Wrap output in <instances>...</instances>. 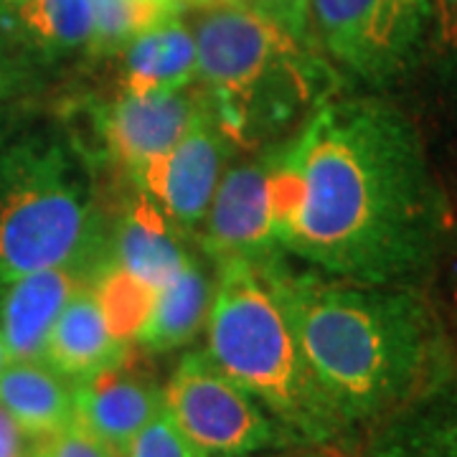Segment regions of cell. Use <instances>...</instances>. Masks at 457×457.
<instances>
[{"instance_id":"18","label":"cell","mask_w":457,"mask_h":457,"mask_svg":"<svg viewBox=\"0 0 457 457\" xmlns=\"http://www.w3.org/2000/svg\"><path fill=\"white\" fill-rule=\"evenodd\" d=\"M212 297V282L191 260L155 293L135 343L145 353H165L186 345L206 323Z\"/></svg>"},{"instance_id":"25","label":"cell","mask_w":457,"mask_h":457,"mask_svg":"<svg viewBox=\"0 0 457 457\" xmlns=\"http://www.w3.org/2000/svg\"><path fill=\"white\" fill-rule=\"evenodd\" d=\"M36 445H29L26 432L16 425V420L0 407V457H33Z\"/></svg>"},{"instance_id":"22","label":"cell","mask_w":457,"mask_h":457,"mask_svg":"<svg viewBox=\"0 0 457 457\" xmlns=\"http://www.w3.org/2000/svg\"><path fill=\"white\" fill-rule=\"evenodd\" d=\"M33 457H114L97 437H92L74 420L56 435L36 445Z\"/></svg>"},{"instance_id":"23","label":"cell","mask_w":457,"mask_h":457,"mask_svg":"<svg viewBox=\"0 0 457 457\" xmlns=\"http://www.w3.org/2000/svg\"><path fill=\"white\" fill-rule=\"evenodd\" d=\"M254 8L270 21H275L279 29H285L297 41L308 31L311 0H254Z\"/></svg>"},{"instance_id":"10","label":"cell","mask_w":457,"mask_h":457,"mask_svg":"<svg viewBox=\"0 0 457 457\" xmlns=\"http://www.w3.org/2000/svg\"><path fill=\"white\" fill-rule=\"evenodd\" d=\"M206 246L219 260L270 257L275 242L270 161L227 170L206 212Z\"/></svg>"},{"instance_id":"14","label":"cell","mask_w":457,"mask_h":457,"mask_svg":"<svg viewBox=\"0 0 457 457\" xmlns=\"http://www.w3.org/2000/svg\"><path fill=\"white\" fill-rule=\"evenodd\" d=\"M128 345L130 343L114 338L97 293L92 282H87L56 318L44 348V361L64 378L82 381L84 376L117 359Z\"/></svg>"},{"instance_id":"15","label":"cell","mask_w":457,"mask_h":457,"mask_svg":"<svg viewBox=\"0 0 457 457\" xmlns=\"http://www.w3.org/2000/svg\"><path fill=\"white\" fill-rule=\"evenodd\" d=\"M376 457H457L455 371H447L389 417Z\"/></svg>"},{"instance_id":"26","label":"cell","mask_w":457,"mask_h":457,"mask_svg":"<svg viewBox=\"0 0 457 457\" xmlns=\"http://www.w3.org/2000/svg\"><path fill=\"white\" fill-rule=\"evenodd\" d=\"M147 5H155V8H163V11H176L180 0H143Z\"/></svg>"},{"instance_id":"6","label":"cell","mask_w":457,"mask_h":457,"mask_svg":"<svg viewBox=\"0 0 457 457\" xmlns=\"http://www.w3.org/2000/svg\"><path fill=\"white\" fill-rule=\"evenodd\" d=\"M429 21V0H311L308 13L330 59L374 84L411 64Z\"/></svg>"},{"instance_id":"30","label":"cell","mask_w":457,"mask_h":457,"mask_svg":"<svg viewBox=\"0 0 457 457\" xmlns=\"http://www.w3.org/2000/svg\"><path fill=\"white\" fill-rule=\"evenodd\" d=\"M0 3H21V0H0Z\"/></svg>"},{"instance_id":"4","label":"cell","mask_w":457,"mask_h":457,"mask_svg":"<svg viewBox=\"0 0 457 457\" xmlns=\"http://www.w3.org/2000/svg\"><path fill=\"white\" fill-rule=\"evenodd\" d=\"M196 71L209 87L213 122L227 137L254 145L311 104L318 71L297 38L254 5L219 0L198 18Z\"/></svg>"},{"instance_id":"12","label":"cell","mask_w":457,"mask_h":457,"mask_svg":"<svg viewBox=\"0 0 457 457\" xmlns=\"http://www.w3.org/2000/svg\"><path fill=\"white\" fill-rule=\"evenodd\" d=\"M99 267H54L3 282L0 336L8 361H44V348L66 303L92 282Z\"/></svg>"},{"instance_id":"20","label":"cell","mask_w":457,"mask_h":457,"mask_svg":"<svg viewBox=\"0 0 457 457\" xmlns=\"http://www.w3.org/2000/svg\"><path fill=\"white\" fill-rule=\"evenodd\" d=\"M92 3V46L97 51H120L137 33L155 26L176 11H163L143 0H89Z\"/></svg>"},{"instance_id":"28","label":"cell","mask_w":457,"mask_h":457,"mask_svg":"<svg viewBox=\"0 0 457 457\" xmlns=\"http://www.w3.org/2000/svg\"><path fill=\"white\" fill-rule=\"evenodd\" d=\"M453 320H455L457 326V279L455 285H453Z\"/></svg>"},{"instance_id":"8","label":"cell","mask_w":457,"mask_h":457,"mask_svg":"<svg viewBox=\"0 0 457 457\" xmlns=\"http://www.w3.org/2000/svg\"><path fill=\"white\" fill-rule=\"evenodd\" d=\"M163 409V389L145 351L125 348L107 366L74 381V422L97 437L114 457Z\"/></svg>"},{"instance_id":"19","label":"cell","mask_w":457,"mask_h":457,"mask_svg":"<svg viewBox=\"0 0 457 457\" xmlns=\"http://www.w3.org/2000/svg\"><path fill=\"white\" fill-rule=\"evenodd\" d=\"M18 18L33 38L49 49H79L92 44L89 0H21Z\"/></svg>"},{"instance_id":"21","label":"cell","mask_w":457,"mask_h":457,"mask_svg":"<svg viewBox=\"0 0 457 457\" xmlns=\"http://www.w3.org/2000/svg\"><path fill=\"white\" fill-rule=\"evenodd\" d=\"M120 457H198L186 437L179 432V427L173 425L170 414L161 409L150 422H147L130 445L125 447V453Z\"/></svg>"},{"instance_id":"29","label":"cell","mask_w":457,"mask_h":457,"mask_svg":"<svg viewBox=\"0 0 457 457\" xmlns=\"http://www.w3.org/2000/svg\"><path fill=\"white\" fill-rule=\"evenodd\" d=\"M198 5H209V3H219V0H194Z\"/></svg>"},{"instance_id":"17","label":"cell","mask_w":457,"mask_h":457,"mask_svg":"<svg viewBox=\"0 0 457 457\" xmlns=\"http://www.w3.org/2000/svg\"><path fill=\"white\" fill-rule=\"evenodd\" d=\"M125 92H176L198 77L196 41L176 13L137 33L125 46Z\"/></svg>"},{"instance_id":"5","label":"cell","mask_w":457,"mask_h":457,"mask_svg":"<svg viewBox=\"0 0 457 457\" xmlns=\"http://www.w3.org/2000/svg\"><path fill=\"white\" fill-rule=\"evenodd\" d=\"M97 246L87 183L62 147L0 153V282L54 267H99Z\"/></svg>"},{"instance_id":"24","label":"cell","mask_w":457,"mask_h":457,"mask_svg":"<svg viewBox=\"0 0 457 457\" xmlns=\"http://www.w3.org/2000/svg\"><path fill=\"white\" fill-rule=\"evenodd\" d=\"M429 8L435 21L437 46L445 56L457 62V0H432Z\"/></svg>"},{"instance_id":"3","label":"cell","mask_w":457,"mask_h":457,"mask_svg":"<svg viewBox=\"0 0 457 457\" xmlns=\"http://www.w3.org/2000/svg\"><path fill=\"white\" fill-rule=\"evenodd\" d=\"M206 326V356L242 392L311 440L341 432L295 338L270 257L221 260Z\"/></svg>"},{"instance_id":"1","label":"cell","mask_w":457,"mask_h":457,"mask_svg":"<svg viewBox=\"0 0 457 457\" xmlns=\"http://www.w3.org/2000/svg\"><path fill=\"white\" fill-rule=\"evenodd\" d=\"M270 196L275 242L333 278L411 285L447 231L420 130L386 99L320 102L270 161Z\"/></svg>"},{"instance_id":"27","label":"cell","mask_w":457,"mask_h":457,"mask_svg":"<svg viewBox=\"0 0 457 457\" xmlns=\"http://www.w3.org/2000/svg\"><path fill=\"white\" fill-rule=\"evenodd\" d=\"M8 363V351H5V343H3V336H0V371L5 369Z\"/></svg>"},{"instance_id":"13","label":"cell","mask_w":457,"mask_h":457,"mask_svg":"<svg viewBox=\"0 0 457 457\" xmlns=\"http://www.w3.org/2000/svg\"><path fill=\"white\" fill-rule=\"evenodd\" d=\"M191 262L168 227L165 213L153 204H137L117 228L110 260L102 262L114 275L155 295Z\"/></svg>"},{"instance_id":"7","label":"cell","mask_w":457,"mask_h":457,"mask_svg":"<svg viewBox=\"0 0 457 457\" xmlns=\"http://www.w3.org/2000/svg\"><path fill=\"white\" fill-rule=\"evenodd\" d=\"M163 409L198 457H237L272 447L278 429L257 402L206 353H188L163 389Z\"/></svg>"},{"instance_id":"2","label":"cell","mask_w":457,"mask_h":457,"mask_svg":"<svg viewBox=\"0 0 457 457\" xmlns=\"http://www.w3.org/2000/svg\"><path fill=\"white\" fill-rule=\"evenodd\" d=\"M270 272L341 429L389 420L453 371L440 320L411 285L293 272L279 260Z\"/></svg>"},{"instance_id":"9","label":"cell","mask_w":457,"mask_h":457,"mask_svg":"<svg viewBox=\"0 0 457 457\" xmlns=\"http://www.w3.org/2000/svg\"><path fill=\"white\" fill-rule=\"evenodd\" d=\"M224 143L227 135L204 112L170 150L135 168L132 179L168 219L196 227L224 176Z\"/></svg>"},{"instance_id":"16","label":"cell","mask_w":457,"mask_h":457,"mask_svg":"<svg viewBox=\"0 0 457 457\" xmlns=\"http://www.w3.org/2000/svg\"><path fill=\"white\" fill-rule=\"evenodd\" d=\"M46 361H8L0 371V407L38 445L74 420V386Z\"/></svg>"},{"instance_id":"11","label":"cell","mask_w":457,"mask_h":457,"mask_svg":"<svg viewBox=\"0 0 457 457\" xmlns=\"http://www.w3.org/2000/svg\"><path fill=\"white\" fill-rule=\"evenodd\" d=\"M206 112L198 95L186 89L122 95L104 114L102 135L107 147L128 170L163 155Z\"/></svg>"}]
</instances>
